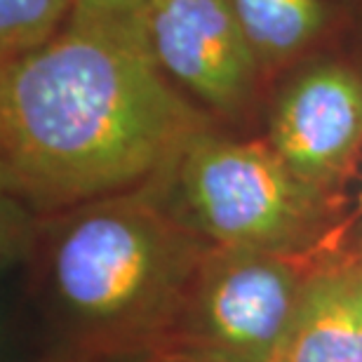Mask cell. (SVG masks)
Wrapping results in <instances>:
<instances>
[{"label": "cell", "mask_w": 362, "mask_h": 362, "mask_svg": "<svg viewBox=\"0 0 362 362\" xmlns=\"http://www.w3.org/2000/svg\"><path fill=\"white\" fill-rule=\"evenodd\" d=\"M209 247L141 188L66 209L42 243L40 280L83 351L146 356L165 344Z\"/></svg>", "instance_id": "cell-2"}, {"label": "cell", "mask_w": 362, "mask_h": 362, "mask_svg": "<svg viewBox=\"0 0 362 362\" xmlns=\"http://www.w3.org/2000/svg\"><path fill=\"white\" fill-rule=\"evenodd\" d=\"M144 362H184V360L163 356V353H146V360H144Z\"/></svg>", "instance_id": "cell-10"}, {"label": "cell", "mask_w": 362, "mask_h": 362, "mask_svg": "<svg viewBox=\"0 0 362 362\" xmlns=\"http://www.w3.org/2000/svg\"><path fill=\"white\" fill-rule=\"evenodd\" d=\"M148 28L170 78L212 108L243 104L262 62L230 0H148Z\"/></svg>", "instance_id": "cell-5"}, {"label": "cell", "mask_w": 362, "mask_h": 362, "mask_svg": "<svg viewBox=\"0 0 362 362\" xmlns=\"http://www.w3.org/2000/svg\"><path fill=\"white\" fill-rule=\"evenodd\" d=\"M230 5L262 64L299 52L322 26L317 0H230Z\"/></svg>", "instance_id": "cell-8"}, {"label": "cell", "mask_w": 362, "mask_h": 362, "mask_svg": "<svg viewBox=\"0 0 362 362\" xmlns=\"http://www.w3.org/2000/svg\"><path fill=\"white\" fill-rule=\"evenodd\" d=\"M76 0H0V49L14 59L45 45L66 21Z\"/></svg>", "instance_id": "cell-9"}, {"label": "cell", "mask_w": 362, "mask_h": 362, "mask_svg": "<svg viewBox=\"0 0 362 362\" xmlns=\"http://www.w3.org/2000/svg\"><path fill=\"white\" fill-rule=\"evenodd\" d=\"M148 186H160L165 193L156 198L212 247L299 259L325 230V193L292 175L264 144L198 129Z\"/></svg>", "instance_id": "cell-3"}, {"label": "cell", "mask_w": 362, "mask_h": 362, "mask_svg": "<svg viewBox=\"0 0 362 362\" xmlns=\"http://www.w3.org/2000/svg\"><path fill=\"white\" fill-rule=\"evenodd\" d=\"M275 362H362V259L308 273Z\"/></svg>", "instance_id": "cell-7"}, {"label": "cell", "mask_w": 362, "mask_h": 362, "mask_svg": "<svg viewBox=\"0 0 362 362\" xmlns=\"http://www.w3.org/2000/svg\"><path fill=\"white\" fill-rule=\"evenodd\" d=\"M306 278L296 257L209 247L156 353L184 362H275Z\"/></svg>", "instance_id": "cell-4"}, {"label": "cell", "mask_w": 362, "mask_h": 362, "mask_svg": "<svg viewBox=\"0 0 362 362\" xmlns=\"http://www.w3.org/2000/svg\"><path fill=\"white\" fill-rule=\"evenodd\" d=\"M165 76L148 0H76L45 45L5 59L3 188L49 212L148 186L200 129Z\"/></svg>", "instance_id": "cell-1"}, {"label": "cell", "mask_w": 362, "mask_h": 362, "mask_svg": "<svg viewBox=\"0 0 362 362\" xmlns=\"http://www.w3.org/2000/svg\"><path fill=\"white\" fill-rule=\"evenodd\" d=\"M362 144V81L346 69L320 66L282 94L269 146L292 175L327 195Z\"/></svg>", "instance_id": "cell-6"}]
</instances>
